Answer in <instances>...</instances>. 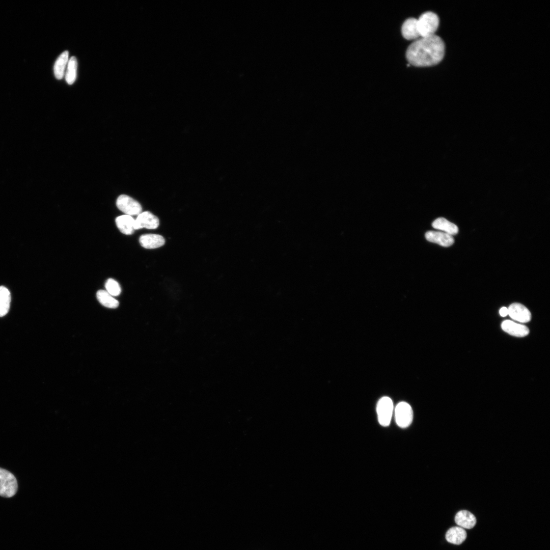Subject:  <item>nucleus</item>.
Returning <instances> with one entry per match:
<instances>
[{
  "label": "nucleus",
  "instance_id": "1",
  "mask_svg": "<svg viewBox=\"0 0 550 550\" xmlns=\"http://www.w3.org/2000/svg\"><path fill=\"white\" fill-rule=\"evenodd\" d=\"M444 54V42L435 34L415 40L406 51L409 64L416 67L436 65L443 60Z\"/></svg>",
  "mask_w": 550,
  "mask_h": 550
},
{
  "label": "nucleus",
  "instance_id": "2",
  "mask_svg": "<svg viewBox=\"0 0 550 550\" xmlns=\"http://www.w3.org/2000/svg\"><path fill=\"white\" fill-rule=\"evenodd\" d=\"M417 23L420 37H428L435 35L439 25V18L435 13L426 12L417 19Z\"/></svg>",
  "mask_w": 550,
  "mask_h": 550
},
{
  "label": "nucleus",
  "instance_id": "3",
  "mask_svg": "<svg viewBox=\"0 0 550 550\" xmlns=\"http://www.w3.org/2000/svg\"><path fill=\"white\" fill-rule=\"evenodd\" d=\"M18 488L15 477L8 471L0 468V496L6 498L14 496Z\"/></svg>",
  "mask_w": 550,
  "mask_h": 550
},
{
  "label": "nucleus",
  "instance_id": "4",
  "mask_svg": "<svg viewBox=\"0 0 550 550\" xmlns=\"http://www.w3.org/2000/svg\"><path fill=\"white\" fill-rule=\"evenodd\" d=\"M376 411L379 424L384 427L389 426L393 412L392 399L387 396L380 398L377 404Z\"/></svg>",
  "mask_w": 550,
  "mask_h": 550
},
{
  "label": "nucleus",
  "instance_id": "5",
  "mask_svg": "<svg viewBox=\"0 0 550 550\" xmlns=\"http://www.w3.org/2000/svg\"><path fill=\"white\" fill-rule=\"evenodd\" d=\"M395 419L397 425L402 428L408 427L413 420L411 406L405 402L398 403L395 408Z\"/></svg>",
  "mask_w": 550,
  "mask_h": 550
},
{
  "label": "nucleus",
  "instance_id": "6",
  "mask_svg": "<svg viewBox=\"0 0 550 550\" xmlns=\"http://www.w3.org/2000/svg\"><path fill=\"white\" fill-rule=\"evenodd\" d=\"M116 205L118 209L126 215H139L142 212L141 204L127 195H120L117 200Z\"/></svg>",
  "mask_w": 550,
  "mask_h": 550
},
{
  "label": "nucleus",
  "instance_id": "7",
  "mask_svg": "<svg viewBox=\"0 0 550 550\" xmlns=\"http://www.w3.org/2000/svg\"><path fill=\"white\" fill-rule=\"evenodd\" d=\"M159 225V221L156 216L149 211H144L140 213L135 219L134 229V230L143 228L155 229Z\"/></svg>",
  "mask_w": 550,
  "mask_h": 550
},
{
  "label": "nucleus",
  "instance_id": "8",
  "mask_svg": "<svg viewBox=\"0 0 550 550\" xmlns=\"http://www.w3.org/2000/svg\"><path fill=\"white\" fill-rule=\"evenodd\" d=\"M508 314L513 320L521 323L530 321L531 314L529 310L523 305L513 303L508 308Z\"/></svg>",
  "mask_w": 550,
  "mask_h": 550
},
{
  "label": "nucleus",
  "instance_id": "9",
  "mask_svg": "<svg viewBox=\"0 0 550 550\" xmlns=\"http://www.w3.org/2000/svg\"><path fill=\"white\" fill-rule=\"evenodd\" d=\"M425 236L427 241L444 247L450 246L454 242L452 236L442 231H427Z\"/></svg>",
  "mask_w": 550,
  "mask_h": 550
},
{
  "label": "nucleus",
  "instance_id": "10",
  "mask_svg": "<svg viewBox=\"0 0 550 550\" xmlns=\"http://www.w3.org/2000/svg\"><path fill=\"white\" fill-rule=\"evenodd\" d=\"M501 327L504 332L515 337H525L529 333V329L526 326L509 320L502 322Z\"/></svg>",
  "mask_w": 550,
  "mask_h": 550
},
{
  "label": "nucleus",
  "instance_id": "11",
  "mask_svg": "<svg viewBox=\"0 0 550 550\" xmlns=\"http://www.w3.org/2000/svg\"><path fill=\"white\" fill-rule=\"evenodd\" d=\"M403 37L408 40H416L420 38L417 23V19L409 18L403 23L401 27Z\"/></svg>",
  "mask_w": 550,
  "mask_h": 550
},
{
  "label": "nucleus",
  "instance_id": "12",
  "mask_svg": "<svg viewBox=\"0 0 550 550\" xmlns=\"http://www.w3.org/2000/svg\"><path fill=\"white\" fill-rule=\"evenodd\" d=\"M139 242L143 248L152 249L163 246L165 243V239L160 235L147 234L141 235L139 238Z\"/></svg>",
  "mask_w": 550,
  "mask_h": 550
},
{
  "label": "nucleus",
  "instance_id": "13",
  "mask_svg": "<svg viewBox=\"0 0 550 550\" xmlns=\"http://www.w3.org/2000/svg\"><path fill=\"white\" fill-rule=\"evenodd\" d=\"M456 524L460 527L468 529L473 528L476 524L475 516L467 510H461L458 512L455 517Z\"/></svg>",
  "mask_w": 550,
  "mask_h": 550
},
{
  "label": "nucleus",
  "instance_id": "14",
  "mask_svg": "<svg viewBox=\"0 0 550 550\" xmlns=\"http://www.w3.org/2000/svg\"><path fill=\"white\" fill-rule=\"evenodd\" d=\"M134 221L131 216L125 214L117 217L115 222L121 232L126 235H130L134 231Z\"/></svg>",
  "mask_w": 550,
  "mask_h": 550
},
{
  "label": "nucleus",
  "instance_id": "15",
  "mask_svg": "<svg viewBox=\"0 0 550 550\" xmlns=\"http://www.w3.org/2000/svg\"><path fill=\"white\" fill-rule=\"evenodd\" d=\"M447 541L454 544H460L466 538V532L460 527H453L449 529L445 535Z\"/></svg>",
  "mask_w": 550,
  "mask_h": 550
},
{
  "label": "nucleus",
  "instance_id": "16",
  "mask_svg": "<svg viewBox=\"0 0 550 550\" xmlns=\"http://www.w3.org/2000/svg\"><path fill=\"white\" fill-rule=\"evenodd\" d=\"M432 226L436 229L447 233L451 236L456 234L458 232L457 226L444 217H439L435 219Z\"/></svg>",
  "mask_w": 550,
  "mask_h": 550
},
{
  "label": "nucleus",
  "instance_id": "17",
  "mask_svg": "<svg viewBox=\"0 0 550 550\" xmlns=\"http://www.w3.org/2000/svg\"><path fill=\"white\" fill-rule=\"evenodd\" d=\"M69 52L65 50L63 51L57 58L55 62L53 71L56 78L57 79H61L64 76L65 71L68 62Z\"/></svg>",
  "mask_w": 550,
  "mask_h": 550
},
{
  "label": "nucleus",
  "instance_id": "18",
  "mask_svg": "<svg viewBox=\"0 0 550 550\" xmlns=\"http://www.w3.org/2000/svg\"><path fill=\"white\" fill-rule=\"evenodd\" d=\"M96 296L99 302L104 307L115 309L119 306V301L105 290H98Z\"/></svg>",
  "mask_w": 550,
  "mask_h": 550
},
{
  "label": "nucleus",
  "instance_id": "19",
  "mask_svg": "<svg viewBox=\"0 0 550 550\" xmlns=\"http://www.w3.org/2000/svg\"><path fill=\"white\" fill-rule=\"evenodd\" d=\"M11 302V295L9 290L5 287L0 286V317H3L8 312Z\"/></svg>",
  "mask_w": 550,
  "mask_h": 550
},
{
  "label": "nucleus",
  "instance_id": "20",
  "mask_svg": "<svg viewBox=\"0 0 550 550\" xmlns=\"http://www.w3.org/2000/svg\"><path fill=\"white\" fill-rule=\"evenodd\" d=\"M77 61L75 57L70 58L67 64L65 79L68 85H72L76 78Z\"/></svg>",
  "mask_w": 550,
  "mask_h": 550
},
{
  "label": "nucleus",
  "instance_id": "21",
  "mask_svg": "<svg viewBox=\"0 0 550 550\" xmlns=\"http://www.w3.org/2000/svg\"><path fill=\"white\" fill-rule=\"evenodd\" d=\"M106 291L112 296H118L121 292L119 284L113 279H108L105 283Z\"/></svg>",
  "mask_w": 550,
  "mask_h": 550
},
{
  "label": "nucleus",
  "instance_id": "22",
  "mask_svg": "<svg viewBox=\"0 0 550 550\" xmlns=\"http://www.w3.org/2000/svg\"><path fill=\"white\" fill-rule=\"evenodd\" d=\"M499 313L500 315L502 317L507 316L508 314V308L505 307H502L500 310Z\"/></svg>",
  "mask_w": 550,
  "mask_h": 550
}]
</instances>
